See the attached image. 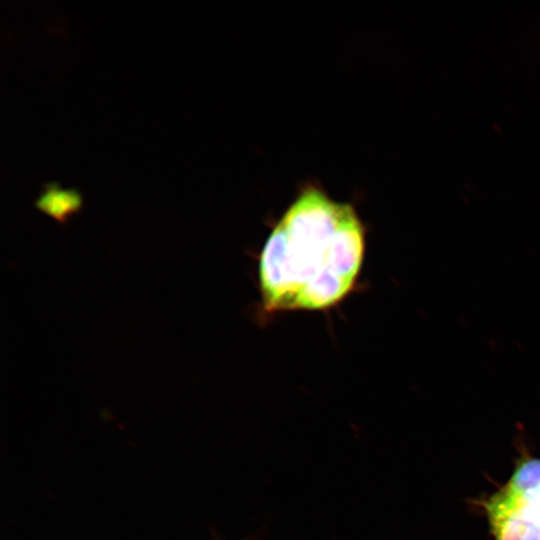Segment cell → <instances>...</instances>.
Masks as SVG:
<instances>
[{
    "instance_id": "obj_1",
    "label": "cell",
    "mask_w": 540,
    "mask_h": 540,
    "mask_svg": "<svg viewBox=\"0 0 540 540\" xmlns=\"http://www.w3.org/2000/svg\"><path fill=\"white\" fill-rule=\"evenodd\" d=\"M365 251L364 226L349 203L303 188L272 229L258 262L267 311L321 310L352 289Z\"/></svg>"
},
{
    "instance_id": "obj_2",
    "label": "cell",
    "mask_w": 540,
    "mask_h": 540,
    "mask_svg": "<svg viewBox=\"0 0 540 540\" xmlns=\"http://www.w3.org/2000/svg\"><path fill=\"white\" fill-rule=\"evenodd\" d=\"M483 507L494 540H540V459L522 461Z\"/></svg>"
},
{
    "instance_id": "obj_3",
    "label": "cell",
    "mask_w": 540,
    "mask_h": 540,
    "mask_svg": "<svg viewBox=\"0 0 540 540\" xmlns=\"http://www.w3.org/2000/svg\"><path fill=\"white\" fill-rule=\"evenodd\" d=\"M81 204L79 192L74 189H59L55 182L44 184V190L35 201L38 209L53 217L60 223L65 221L67 214L77 211Z\"/></svg>"
}]
</instances>
